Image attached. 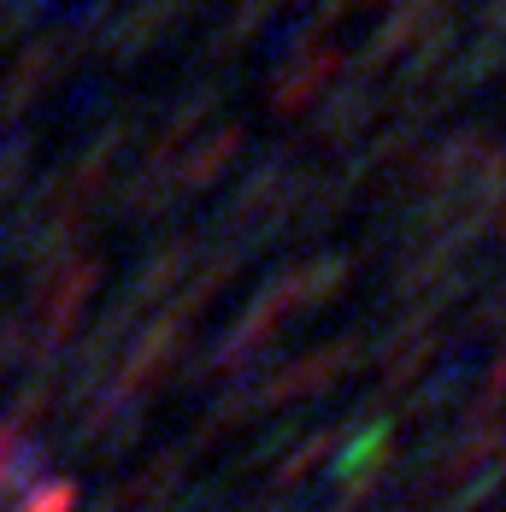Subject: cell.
<instances>
[{"label":"cell","mask_w":506,"mask_h":512,"mask_svg":"<svg viewBox=\"0 0 506 512\" xmlns=\"http://www.w3.org/2000/svg\"><path fill=\"white\" fill-rule=\"evenodd\" d=\"M53 65H59V42L42 36L36 48L12 65V77H6V89H0V118H18V112L30 106V95H42L48 77H53Z\"/></svg>","instance_id":"obj_4"},{"label":"cell","mask_w":506,"mask_h":512,"mask_svg":"<svg viewBox=\"0 0 506 512\" xmlns=\"http://www.w3.org/2000/svg\"><path fill=\"white\" fill-rule=\"evenodd\" d=\"M430 354H436V330H430V318L418 312V318H406L401 330H395V342L383 348V389H406V383L424 371Z\"/></svg>","instance_id":"obj_3"},{"label":"cell","mask_w":506,"mask_h":512,"mask_svg":"<svg viewBox=\"0 0 506 512\" xmlns=\"http://www.w3.org/2000/svg\"><path fill=\"white\" fill-rule=\"evenodd\" d=\"M24 154H30V142H24V136H12V142L0 148V195H6V189H18V171H24Z\"/></svg>","instance_id":"obj_9"},{"label":"cell","mask_w":506,"mask_h":512,"mask_svg":"<svg viewBox=\"0 0 506 512\" xmlns=\"http://www.w3.org/2000/svg\"><path fill=\"white\" fill-rule=\"evenodd\" d=\"M336 59L342 53L330 48V42H318V36H306L301 53L283 65V83L271 89V101L283 106V112H301L312 95H324V83H330V71H336Z\"/></svg>","instance_id":"obj_2"},{"label":"cell","mask_w":506,"mask_h":512,"mask_svg":"<svg viewBox=\"0 0 506 512\" xmlns=\"http://www.w3.org/2000/svg\"><path fill=\"white\" fill-rule=\"evenodd\" d=\"M71 507H77V489H71L65 477L24 489V501H18V512H71Z\"/></svg>","instance_id":"obj_7"},{"label":"cell","mask_w":506,"mask_h":512,"mask_svg":"<svg viewBox=\"0 0 506 512\" xmlns=\"http://www.w3.org/2000/svg\"><path fill=\"white\" fill-rule=\"evenodd\" d=\"M242 154V130L236 124H224V130H212V142H206L201 154L183 165V189H206L212 177H218V165H230V159Z\"/></svg>","instance_id":"obj_5"},{"label":"cell","mask_w":506,"mask_h":512,"mask_svg":"<svg viewBox=\"0 0 506 512\" xmlns=\"http://www.w3.org/2000/svg\"><path fill=\"white\" fill-rule=\"evenodd\" d=\"M330 448H336V436H312V442H306L301 454H295V460H289L283 471H277V483H283V489H295V483H301L306 471H318V465H324V454H330Z\"/></svg>","instance_id":"obj_8"},{"label":"cell","mask_w":506,"mask_h":512,"mask_svg":"<svg viewBox=\"0 0 506 512\" xmlns=\"http://www.w3.org/2000/svg\"><path fill=\"white\" fill-rule=\"evenodd\" d=\"M359 507H365V495H348V489H342V501H336L330 512H359Z\"/></svg>","instance_id":"obj_10"},{"label":"cell","mask_w":506,"mask_h":512,"mask_svg":"<svg viewBox=\"0 0 506 512\" xmlns=\"http://www.w3.org/2000/svg\"><path fill=\"white\" fill-rule=\"evenodd\" d=\"M348 354H354V342H330L324 354H301L289 371L265 377V383L253 389V401H259V407H271V401H301V395H312V389L336 383V377L348 371Z\"/></svg>","instance_id":"obj_1"},{"label":"cell","mask_w":506,"mask_h":512,"mask_svg":"<svg viewBox=\"0 0 506 512\" xmlns=\"http://www.w3.org/2000/svg\"><path fill=\"white\" fill-rule=\"evenodd\" d=\"M359 112L371 118V95H365V83H348V89L336 95V106H324V112H318V124H324V136H330V142H348V136L359 130Z\"/></svg>","instance_id":"obj_6"}]
</instances>
